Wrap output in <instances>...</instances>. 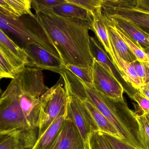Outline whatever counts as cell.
I'll use <instances>...</instances> for the list:
<instances>
[{"mask_svg": "<svg viewBox=\"0 0 149 149\" xmlns=\"http://www.w3.org/2000/svg\"><path fill=\"white\" fill-rule=\"evenodd\" d=\"M40 23L54 44L63 65L92 67L89 31L92 22L60 16L50 10L36 13Z\"/></svg>", "mask_w": 149, "mask_h": 149, "instance_id": "1", "label": "cell"}, {"mask_svg": "<svg viewBox=\"0 0 149 149\" xmlns=\"http://www.w3.org/2000/svg\"><path fill=\"white\" fill-rule=\"evenodd\" d=\"M66 88L75 96L92 103L117 130L123 142L135 149H145L136 113L129 108L124 99L109 98L93 84L84 82L74 75L67 79Z\"/></svg>", "mask_w": 149, "mask_h": 149, "instance_id": "2", "label": "cell"}, {"mask_svg": "<svg viewBox=\"0 0 149 149\" xmlns=\"http://www.w3.org/2000/svg\"><path fill=\"white\" fill-rule=\"evenodd\" d=\"M20 105L30 127L37 130L40 98L49 89L45 85L42 70L26 67L12 79Z\"/></svg>", "mask_w": 149, "mask_h": 149, "instance_id": "3", "label": "cell"}, {"mask_svg": "<svg viewBox=\"0 0 149 149\" xmlns=\"http://www.w3.org/2000/svg\"><path fill=\"white\" fill-rule=\"evenodd\" d=\"M0 29L23 48L25 45L36 42L57 57L59 53L36 15L14 17L0 13Z\"/></svg>", "mask_w": 149, "mask_h": 149, "instance_id": "4", "label": "cell"}, {"mask_svg": "<svg viewBox=\"0 0 149 149\" xmlns=\"http://www.w3.org/2000/svg\"><path fill=\"white\" fill-rule=\"evenodd\" d=\"M6 132L19 134L31 149L38 139L37 131L32 129L27 121L12 81L0 99V133Z\"/></svg>", "mask_w": 149, "mask_h": 149, "instance_id": "5", "label": "cell"}, {"mask_svg": "<svg viewBox=\"0 0 149 149\" xmlns=\"http://www.w3.org/2000/svg\"><path fill=\"white\" fill-rule=\"evenodd\" d=\"M61 76L56 84L49 89L40 98V110L38 124V139L53 122L66 109L68 95Z\"/></svg>", "mask_w": 149, "mask_h": 149, "instance_id": "6", "label": "cell"}, {"mask_svg": "<svg viewBox=\"0 0 149 149\" xmlns=\"http://www.w3.org/2000/svg\"><path fill=\"white\" fill-rule=\"evenodd\" d=\"M136 0H103L104 14L116 15L136 23L149 34V12L135 7Z\"/></svg>", "mask_w": 149, "mask_h": 149, "instance_id": "7", "label": "cell"}, {"mask_svg": "<svg viewBox=\"0 0 149 149\" xmlns=\"http://www.w3.org/2000/svg\"><path fill=\"white\" fill-rule=\"evenodd\" d=\"M66 91L68 95L66 116L72 119L84 139L88 143L90 135L99 130L98 127L83 102L68 91L66 90Z\"/></svg>", "mask_w": 149, "mask_h": 149, "instance_id": "8", "label": "cell"}, {"mask_svg": "<svg viewBox=\"0 0 149 149\" xmlns=\"http://www.w3.org/2000/svg\"><path fill=\"white\" fill-rule=\"evenodd\" d=\"M28 59L27 66L47 70L60 74L64 68L63 62L57 57L36 42L28 43L23 48Z\"/></svg>", "mask_w": 149, "mask_h": 149, "instance_id": "9", "label": "cell"}, {"mask_svg": "<svg viewBox=\"0 0 149 149\" xmlns=\"http://www.w3.org/2000/svg\"><path fill=\"white\" fill-rule=\"evenodd\" d=\"M92 68L93 85L98 91L111 99H124L125 89L120 81L114 78L94 59Z\"/></svg>", "mask_w": 149, "mask_h": 149, "instance_id": "10", "label": "cell"}, {"mask_svg": "<svg viewBox=\"0 0 149 149\" xmlns=\"http://www.w3.org/2000/svg\"><path fill=\"white\" fill-rule=\"evenodd\" d=\"M53 149H89L72 119L65 116V119Z\"/></svg>", "mask_w": 149, "mask_h": 149, "instance_id": "11", "label": "cell"}, {"mask_svg": "<svg viewBox=\"0 0 149 149\" xmlns=\"http://www.w3.org/2000/svg\"><path fill=\"white\" fill-rule=\"evenodd\" d=\"M116 26L121 29L142 50L149 47V34L133 22L116 15H106Z\"/></svg>", "mask_w": 149, "mask_h": 149, "instance_id": "12", "label": "cell"}, {"mask_svg": "<svg viewBox=\"0 0 149 149\" xmlns=\"http://www.w3.org/2000/svg\"><path fill=\"white\" fill-rule=\"evenodd\" d=\"M27 66L26 63L0 46V78L16 77Z\"/></svg>", "mask_w": 149, "mask_h": 149, "instance_id": "13", "label": "cell"}, {"mask_svg": "<svg viewBox=\"0 0 149 149\" xmlns=\"http://www.w3.org/2000/svg\"><path fill=\"white\" fill-rule=\"evenodd\" d=\"M92 18V31L95 34L112 62L115 56L114 51L108 33L106 18L103 13L102 10L94 15Z\"/></svg>", "mask_w": 149, "mask_h": 149, "instance_id": "14", "label": "cell"}, {"mask_svg": "<svg viewBox=\"0 0 149 149\" xmlns=\"http://www.w3.org/2000/svg\"><path fill=\"white\" fill-rule=\"evenodd\" d=\"M113 49L115 56L112 63L123 80L137 91L143 86V84L137 74L135 68L131 63L121 58L113 47Z\"/></svg>", "mask_w": 149, "mask_h": 149, "instance_id": "15", "label": "cell"}, {"mask_svg": "<svg viewBox=\"0 0 149 149\" xmlns=\"http://www.w3.org/2000/svg\"><path fill=\"white\" fill-rule=\"evenodd\" d=\"M66 110L62 113L44 133L37 139L35 145L32 149H53L64 122Z\"/></svg>", "mask_w": 149, "mask_h": 149, "instance_id": "16", "label": "cell"}, {"mask_svg": "<svg viewBox=\"0 0 149 149\" xmlns=\"http://www.w3.org/2000/svg\"><path fill=\"white\" fill-rule=\"evenodd\" d=\"M78 98L83 102L87 109L89 111L98 127L99 131L122 140V137L117 130L92 103L86 98Z\"/></svg>", "mask_w": 149, "mask_h": 149, "instance_id": "17", "label": "cell"}, {"mask_svg": "<svg viewBox=\"0 0 149 149\" xmlns=\"http://www.w3.org/2000/svg\"><path fill=\"white\" fill-rule=\"evenodd\" d=\"M32 8V0H0V13L14 17L34 15Z\"/></svg>", "mask_w": 149, "mask_h": 149, "instance_id": "18", "label": "cell"}, {"mask_svg": "<svg viewBox=\"0 0 149 149\" xmlns=\"http://www.w3.org/2000/svg\"><path fill=\"white\" fill-rule=\"evenodd\" d=\"M105 18L109 36L113 48L121 58L129 62L132 63L137 60L136 56L116 31L113 23L106 16Z\"/></svg>", "mask_w": 149, "mask_h": 149, "instance_id": "19", "label": "cell"}, {"mask_svg": "<svg viewBox=\"0 0 149 149\" xmlns=\"http://www.w3.org/2000/svg\"><path fill=\"white\" fill-rule=\"evenodd\" d=\"M90 44L91 51L93 58L98 61L114 78L118 80L116 73V71L117 72L118 71L101 44L95 37L90 36Z\"/></svg>", "mask_w": 149, "mask_h": 149, "instance_id": "20", "label": "cell"}, {"mask_svg": "<svg viewBox=\"0 0 149 149\" xmlns=\"http://www.w3.org/2000/svg\"><path fill=\"white\" fill-rule=\"evenodd\" d=\"M48 10H50L54 13L63 17L78 19L90 22H92L93 21L92 15L88 11L74 4L68 3L67 1V3L58 5L52 9Z\"/></svg>", "mask_w": 149, "mask_h": 149, "instance_id": "21", "label": "cell"}, {"mask_svg": "<svg viewBox=\"0 0 149 149\" xmlns=\"http://www.w3.org/2000/svg\"><path fill=\"white\" fill-rule=\"evenodd\" d=\"M0 149H31L28 144L17 133H0Z\"/></svg>", "mask_w": 149, "mask_h": 149, "instance_id": "22", "label": "cell"}, {"mask_svg": "<svg viewBox=\"0 0 149 149\" xmlns=\"http://www.w3.org/2000/svg\"><path fill=\"white\" fill-rule=\"evenodd\" d=\"M0 46H2L11 54L28 64L27 56L25 50L10 38L5 32L0 29Z\"/></svg>", "mask_w": 149, "mask_h": 149, "instance_id": "23", "label": "cell"}, {"mask_svg": "<svg viewBox=\"0 0 149 149\" xmlns=\"http://www.w3.org/2000/svg\"><path fill=\"white\" fill-rule=\"evenodd\" d=\"M114 25V24H113ZM115 29L120 36L129 49L136 56L137 60L143 63H146L149 61V56L140 48L128 36L126 35L121 29L114 25Z\"/></svg>", "mask_w": 149, "mask_h": 149, "instance_id": "24", "label": "cell"}, {"mask_svg": "<svg viewBox=\"0 0 149 149\" xmlns=\"http://www.w3.org/2000/svg\"><path fill=\"white\" fill-rule=\"evenodd\" d=\"M64 68L74 74L84 82L93 84L92 67H78L68 64L64 65Z\"/></svg>", "mask_w": 149, "mask_h": 149, "instance_id": "25", "label": "cell"}, {"mask_svg": "<svg viewBox=\"0 0 149 149\" xmlns=\"http://www.w3.org/2000/svg\"><path fill=\"white\" fill-rule=\"evenodd\" d=\"M88 145L89 149H114L103 132L99 130L94 132L90 135Z\"/></svg>", "mask_w": 149, "mask_h": 149, "instance_id": "26", "label": "cell"}, {"mask_svg": "<svg viewBox=\"0 0 149 149\" xmlns=\"http://www.w3.org/2000/svg\"><path fill=\"white\" fill-rule=\"evenodd\" d=\"M68 3L78 6L90 13L94 15L102 10V0H66Z\"/></svg>", "mask_w": 149, "mask_h": 149, "instance_id": "27", "label": "cell"}, {"mask_svg": "<svg viewBox=\"0 0 149 149\" xmlns=\"http://www.w3.org/2000/svg\"><path fill=\"white\" fill-rule=\"evenodd\" d=\"M139 125V131L145 149H149V124L145 115L143 113L135 112Z\"/></svg>", "mask_w": 149, "mask_h": 149, "instance_id": "28", "label": "cell"}, {"mask_svg": "<svg viewBox=\"0 0 149 149\" xmlns=\"http://www.w3.org/2000/svg\"><path fill=\"white\" fill-rule=\"evenodd\" d=\"M66 3V0H32V7L37 13L50 10L56 6Z\"/></svg>", "mask_w": 149, "mask_h": 149, "instance_id": "29", "label": "cell"}, {"mask_svg": "<svg viewBox=\"0 0 149 149\" xmlns=\"http://www.w3.org/2000/svg\"><path fill=\"white\" fill-rule=\"evenodd\" d=\"M131 98L138 104L139 110L144 115L149 113V100L136 91L133 93Z\"/></svg>", "mask_w": 149, "mask_h": 149, "instance_id": "30", "label": "cell"}, {"mask_svg": "<svg viewBox=\"0 0 149 149\" xmlns=\"http://www.w3.org/2000/svg\"><path fill=\"white\" fill-rule=\"evenodd\" d=\"M104 134L114 149H136L125 143L121 139L106 133H104Z\"/></svg>", "mask_w": 149, "mask_h": 149, "instance_id": "31", "label": "cell"}, {"mask_svg": "<svg viewBox=\"0 0 149 149\" xmlns=\"http://www.w3.org/2000/svg\"><path fill=\"white\" fill-rule=\"evenodd\" d=\"M131 63L135 68L143 85L145 84L147 81V70L144 63L136 60Z\"/></svg>", "mask_w": 149, "mask_h": 149, "instance_id": "32", "label": "cell"}, {"mask_svg": "<svg viewBox=\"0 0 149 149\" xmlns=\"http://www.w3.org/2000/svg\"><path fill=\"white\" fill-rule=\"evenodd\" d=\"M135 7L149 12V0H136Z\"/></svg>", "mask_w": 149, "mask_h": 149, "instance_id": "33", "label": "cell"}, {"mask_svg": "<svg viewBox=\"0 0 149 149\" xmlns=\"http://www.w3.org/2000/svg\"><path fill=\"white\" fill-rule=\"evenodd\" d=\"M137 91L149 100V84H143Z\"/></svg>", "mask_w": 149, "mask_h": 149, "instance_id": "34", "label": "cell"}, {"mask_svg": "<svg viewBox=\"0 0 149 149\" xmlns=\"http://www.w3.org/2000/svg\"><path fill=\"white\" fill-rule=\"evenodd\" d=\"M147 70V81L146 83L149 84V61L147 62L144 63Z\"/></svg>", "mask_w": 149, "mask_h": 149, "instance_id": "35", "label": "cell"}, {"mask_svg": "<svg viewBox=\"0 0 149 149\" xmlns=\"http://www.w3.org/2000/svg\"><path fill=\"white\" fill-rule=\"evenodd\" d=\"M143 50L149 56V47H147V48Z\"/></svg>", "mask_w": 149, "mask_h": 149, "instance_id": "36", "label": "cell"}, {"mask_svg": "<svg viewBox=\"0 0 149 149\" xmlns=\"http://www.w3.org/2000/svg\"><path fill=\"white\" fill-rule=\"evenodd\" d=\"M145 116L146 117V119H147V121H148V123H149V113L146 115Z\"/></svg>", "mask_w": 149, "mask_h": 149, "instance_id": "37", "label": "cell"}]
</instances>
